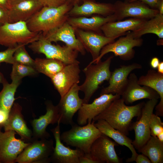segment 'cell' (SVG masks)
Here are the masks:
<instances>
[{"label": "cell", "mask_w": 163, "mask_h": 163, "mask_svg": "<svg viewBox=\"0 0 163 163\" xmlns=\"http://www.w3.org/2000/svg\"><path fill=\"white\" fill-rule=\"evenodd\" d=\"M82 0L83 1V0H67V1L73 6L75 4L79 5V3Z\"/></svg>", "instance_id": "cell-46"}, {"label": "cell", "mask_w": 163, "mask_h": 163, "mask_svg": "<svg viewBox=\"0 0 163 163\" xmlns=\"http://www.w3.org/2000/svg\"><path fill=\"white\" fill-rule=\"evenodd\" d=\"M138 151L146 156L151 163L163 162V143L156 137L151 136Z\"/></svg>", "instance_id": "cell-30"}, {"label": "cell", "mask_w": 163, "mask_h": 163, "mask_svg": "<svg viewBox=\"0 0 163 163\" xmlns=\"http://www.w3.org/2000/svg\"><path fill=\"white\" fill-rule=\"evenodd\" d=\"M142 65L134 63L128 65H121L111 72L108 81L109 85L102 88L100 95L110 93L117 94L120 96L127 84L128 75L133 70L141 69Z\"/></svg>", "instance_id": "cell-20"}, {"label": "cell", "mask_w": 163, "mask_h": 163, "mask_svg": "<svg viewBox=\"0 0 163 163\" xmlns=\"http://www.w3.org/2000/svg\"><path fill=\"white\" fill-rule=\"evenodd\" d=\"M43 6L58 7L66 3L67 0H41Z\"/></svg>", "instance_id": "cell-37"}, {"label": "cell", "mask_w": 163, "mask_h": 163, "mask_svg": "<svg viewBox=\"0 0 163 163\" xmlns=\"http://www.w3.org/2000/svg\"><path fill=\"white\" fill-rule=\"evenodd\" d=\"M141 1L148 5L150 8H152L155 9L158 0H134L133 1Z\"/></svg>", "instance_id": "cell-41"}, {"label": "cell", "mask_w": 163, "mask_h": 163, "mask_svg": "<svg viewBox=\"0 0 163 163\" xmlns=\"http://www.w3.org/2000/svg\"><path fill=\"white\" fill-rule=\"evenodd\" d=\"M9 23L8 10L0 7V25Z\"/></svg>", "instance_id": "cell-38"}, {"label": "cell", "mask_w": 163, "mask_h": 163, "mask_svg": "<svg viewBox=\"0 0 163 163\" xmlns=\"http://www.w3.org/2000/svg\"><path fill=\"white\" fill-rule=\"evenodd\" d=\"M79 64L66 65L60 71L50 78L61 97L74 85L79 83L81 70Z\"/></svg>", "instance_id": "cell-18"}, {"label": "cell", "mask_w": 163, "mask_h": 163, "mask_svg": "<svg viewBox=\"0 0 163 163\" xmlns=\"http://www.w3.org/2000/svg\"><path fill=\"white\" fill-rule=\"evenodd\" d=\"M79 163H98V162L93 159L90 153H84L80 157Z\"/></svg>", "instance_id": "cell-39"}, {"label": "cell", "mask_w": 163, "mask_h": 163, "mask_svg": "<svg viewBox=\"0 0 163 163\" xmlns=\"http://www.w3.org/2000/svg\"><path fill=\"white\" fill-rule=\"evenodd\" d=\"M66 65L56 59L37 58L34 60V68L37 72L42 73L50 78Z\"/></svg>", "instance_id": "cell-32"}, {"label": "cell", "mask_w": 163, "mask_h": 163, "mask_svg": "<svg viewBox=\"0 0 163 163\" xmlns=\"http://www.w3.org/2000/svg\"><path fill=\"white\" fill-rule=\"evenodd\" d=\"M158 99L149 100L143 106L140 117L136 122L132 123L130 130L133 129L135 139L133 144L135 149L139 150L145 144L151 136L150 122L153 110Z\"/></svg>", "instance_id": "cell-9"}, {"label": "cell", "mask_w": 163, "mask_h": 163, "mask_svg": "<svg viewBox=\"0 0 163 163\" xmlns=\"http://www.w3.org/2000/svg\"><path fill=\"white\" fill-rule=\"evenodd\" d=\"M146 20H147L131 18L124 21L110 22L104 25L101 30L106 37H120L126 35L127 32L133 31L138 29Z\"/></svg>", "instance_id": "cell-23"}, {"label": "cell", "mask_w": 163, "mask_h": 163, "mask_svg": "<svg viewBox=\"0 0 163 163\" xmlns=\"http://www.w3.org/2000/svg\"><path fill=\"white\" fill-rule=\"evenodd\" d=\"M6 80L3 74L0 72V83L2 84Z\"/></svg>", "instance_id": "cell-48"}, {"label": "cell", "mask_w": 163, "mask_h": 163, "mask_svg": "<svg viewBox=\"0 0 163 163\" xmlns=\"http://www.w3.org/2000/svg\"><path fill=\"white\" fill-rule=\"evenodd\" d=\"M155 9L158 10L159 14L163 15V0H158Z\"/></svg>", "instance_id": "cell-44"}, {"label": "cell", "mask_w": 163, "mask_h": 163, "mask_svg": "<svg viewBox=\"0 0 163 163\" xmlns=\"http://www.w3.org/2000/svg\"><path fill=\"white\" fill-rule=\"evenodd\" d=\"M160 62L159 59L157 57H154L150 61V66L153 69H157Z\"/></svg>", "instance_id": "cell-42"}, {"label": "cell", "mask_w": 163, "mask_h": 163, "mask_svg": "<svg viewBox=\"0 0 163 163\" xmlns=\"http://www.w3.org/2000/svg\"><path fill=\"white\" fill-rule=\"evenodd\" d=\"M37 73L35 69L32 66L15 62L12 64L11 78L12 81L21 82L24 77L34 75Z\"/></svg>", "instance_id": "cell-33"}, {"label": "cell", "mask_w": 163, "mask_h": 163, "mask_svg": "<svg viewBox=\"0 0 163 163\" xmlns=\"http://www.w3.org/2000/svg\"><path fill=\"white\" fill-rule=\"evenodd\" d=\"M160 39L157 41V45H163V39Z\"/></svg>", "instance_id": "cell-49"}, {"label": "cell", "mask_w": 163, "mask_h": 163, "mask_svg": "<svg viewBox=\"0 0 163 163\" xmlns=\"http://www.w3.org/2000/svg\"><path fill=\"white\" fill-rule=\"evenodd\" d=\"M135 161L136 163H151L149 159L142 154L138 155Z\"/></svg>", "instance_id": "cell-40"}, {"label": "cell", "mask_w": 163, "mask_h": 163, "mask_svg": "<svg viewBox=\"0 0 163 163\" xmlns=\"http://www.w3.org/2000/svg\"><path fill=\"white\" fill-rule=\"evenodd\" d=\"M113 5V14L117 21L129 17L148 20L159 14L158 10L152 8L139 1H117Z\"/></svg>", "instance_id": "cell-10"}, {"label": "cell", "mask_w": 163, "mask_h": 163, "mask_svg": "<svg viewBox=\"0 0 163 163\" xmlns=\"http://www.w3.org/2000/svg\"><path fill=\"white\" fill-rule=\"evenodd\" d=\"M42 34L46 40L51 42L62 41L66 45L82 55L85 54V48L76 37L75 29L67 21L59 27Z\"/></svg>", "instance_id": "cell-16"}, {"label": "cell", "mask_w": 163, "mask_h": 163, "mask_svg": "<svg viewBox=\"0 0 163 163\" xmlns=\"http://www.w3.org/2000/svg\"><path fill=\"white\" fill-rule=\"evenodd\" d=\"M113 56H110L104 61L89 64L83 70L85 78L83 83L79 86L80 91L84 94L83 103H88L90 98L99 86L104 81H108L111 72L110 66Z\"/></svg>", "instance_id": "cell-3"}, {"label": "cell", "mask_w": 163, "mask_h": 163, "mask_svg": "<svg viewBox=\"0 0 163 163\" xmlns=\"http://www.w3.org/2000/svg\"><path fill=\"white\" fill-rule=\"evenodd\" d=\"M125 36L119 38L116 41L104 46L101 50L98 58L89 63L98 62L104 55L110 52L113 53L115 56H119L122 60L128 61L132 59L135 53L133 48L141 46L143 40L141 38H134L130 31Z\"/></svg>", "instance_id": "cell-7"}, {"label": "cell", "mask_w": 163, "mask_h": 163, "mask_svg": "<svg viewBox=\"0 0 163 163\" xmlns=\"http://www.w3.org/2000/svg\"><path fill=\"white\" fill-rule=\"evenodd\" d=\"M46 112L38 119H34L31 122L33 129V140L48 139L50 136L46 131V128L50 124L57 123L59 116L57 106L53 105L50 101L46 102ZM32 139V140H33Z\"/></svg>", "instance_id": "cell-21"}, {"label": "cell", "mask_w": 163, "mask_h": 163, "mask_svg": "<svg viewBox=\"0 0 163 163\" xmlns=\"http://www.w3.org/2000/svg\"><path fill=\"white\" fill-rule=\"evenodd\" d=\"M116 20L113 14L106 17L95 16L90 18L84 16L69 17L67 21L75 28L100 33L101 28L104 25Z\"/></svg>", "instance_id": "cell-27"}, {"label": "cell", "mask_w": 163, "mask_h": 163, "mask_svg": "<svg viewBox=\"0 0 163 163\" xmlns=\"http://www.w3.org/2000/svg\"><path fill=\"white\" fill-rule=\"evenodd\" d=\"M25 45H19L14 55L15 62L18 63L34 67V60L32 59L27 51Z\"/></svg>", "instance_id": "cell-34"}, {"label": "cell", "mask_w": 163, "mask_h": 163, "mask_svg": "<svg viewBox=\"0 0 163 163\" xmlns=\"http://www.w3.org/2000/svg\"><path fill=\"white\" fill-rule=\"evenodd\" d=\"M157 69V72L159 73L163 74V62H160Z\"/></svg>", "instance_id": "cell-45"}, {"label": "cell", "mask_w": 163, "mask_h": 163, "mask_svg": "<svg viewBox=\"0 0 163 163\" xmlns=\"http://www.w3.org/2000/svg\"><path fill=\"white\" fill-rule=\"evenodd\" d=\"M18 46L15 47L8 48L4 51H0V65L2 62L12 64L15 63L13 55Z\"/></svg>", "instance_id": "cell-36"}, {"label": "cell", "mask_w": 163, "mask_h": 163, "mask_svg": "<svg viewBox=\"0 0 163 163\" xmlns=\"http://www.w3.org/2000/svg\"><path fill=\"white\" fill-rule=\"evenodd\" d=\"M75 29L76 37L82 43L85 50L91 53L92 58V61L98 58L103 47L114 42L116 39L119 37H108L100 33Z\"/></svg>", "instance_id": "cell-15"}, {"label": "cell", "mask_w": 163, "mask_h": 163, "mask_svg": "<svg viewBox=\"0 0 163 163\" xmlns=\"http://www.w3.org/2000/svg\"><path fill=\"white\" fill-rule=\"evenodd\" d=\"M21 82L12 81L9 83L6 79L2 84L0 92V110L9 113L15 100L14 95Z\"/></svg>", "instance_id": "cell-31"}, {"label": "cell", "mask_w": 163, "mask_h": 163, "mask_svg": "<svg viewBox=\"0 0 163 163\" xmlns=\"http://www.w3.org/2000/svg\"><path fill=\"white\" fill-rule=\"evenodd\" d=\"M120 97L117 94H103L95 98L91 104L83 103L78 111V124L83 126L91 123L94 118L106 109L113 101Z\"/></svg>", "instance_id": "cell-13"}, {"label": "cell", "mask_w": 163, "mask_h": 163, "mask_svg": "<svg viewBox=\"0 0 163 163\" xmlns=\"http://www.w3.org/2000/svg\"><path fill=\"white\" fill-rule=\"evenodd\" d=\"M51 129L55 140V146L50 157L51 162L56 163H79V158L84 153L79 149H72L66 147L60 139V123Z\"/></svg>", "instance_id": "cell-17"}, {"label": "cell", "mask_w": 163, "mask_h": 163, "mask_svg": "<svg viewBox=\"0 0 163 163\" xmlns=\"http://www.w3.org/2000/svg\"><path fill=\"white\" fill-rule=\"evenodd\" d=\"M94 125L103 134L113 139L118 145L125 146L131 151L132 155L126 161L127 163L135 161L138 154L133 144V141L126 135L116 129L104 120H97Z\"/></svg>", "instance_id": "cell-26"}, {"label": "cell", "mask_w": 163, "mask_h": 163, "mask_svg": "<svg viewBox=\"0 0 163 163\" xmlns=\"http://www.w3.org/2000/svg\"><path fill=\"white\" fill-rule=\"evenodd\" d=\"M22 107L14 103L8 120L3 127L5 131L13 130L21 137L22 140L31 141L32 132L27 126L21 113Z\"/></svg>", "instance_id": "cell-25"}, {"label": "cell", "mask_w": 163, "mask_h": 163, "mask_svg": "<svg viewBox=\"0 0 163 163\" xmlns=\"http://www.w3.org/2000/svg\"><path fill=\"white\" fill-rule=\"evenodd\" d=\"M28 47L36 53L44 54L46 58L56 59L66 65L79 64L78 52L66 45L52 44L40 34L38 39L29 44Z\"/></svg>", "instance_id": "cell-6"}, {"label": "cell", "mask_w": 163, "mask_h": 163, "mask_svg": "<svg viewBox=\"0 0 163 163\" xmlns=\"http://www.w3.org/2000/svg\"><path fill=\"white\" fill-rule=\"evenodd\" d=\"M83 3L74 5L68 13L69 16L78 17L97 14L105 17L114 14L113 4L99 3L90 0H83Z\"/></svg>", "instance_id": "cell-22"}, {"label": "cell", "mask_w": 163, "mask_h": 163, "mask_svg": "<svg viewBox=\"0 0 163 163\" xmlns=\"http://www.w3.org/2000/svg\"><path fill=\"white\" fill-rule=\"evenodd\" d=\"M128 78L127 86L121 96L125 104H132L144 99L160 98L158 94L153 89L145 86H141L138 83V78L134 73H130Z\"/></svg>", "instance_id": "cell-19"}, {"label": "cell", "mask_w": 163, "mask_h": 163, "mask_svg": "<svg viewBox=\"0 0 163 163\" xmlns=\"http://www.w3.org/2000/svg\"><path fill=\"white\" fill-rule=\"evenodd\" d=\"M24 0H8V1L11 6Z\"/></svg>", "instance_id": "cell-47"}, {"label": "cell", "mask_w": 163, "mask_h": 163, "mask_svg": "<svg viewBox=\"0 0 163 163\" xmlns=\"http://www.w3.org/2000/svg\"><path fill=\"white\" fill-rule=\"evenodd\" d=\"M0 163H1V162H0Z\"/></svg>", "instance_id": "cell-51"}, {"label": "cell", "mask_w": 163, "mask_h": 163, "mask_svg": "<svg viewBox=\"0 0 163 163\" xmlns=\"http://www.w3.org/2000/svg\"><path fill=\"white\" fill-rule=\"evenodd\" d=\"M17 134L13 130H0V161L1 163H14L18 155L30 143L15 137Z\"/></svg>", "instance_id": "cell-12"}, {"label": "cell", "mask_w": 163, "mask_h": 163, "mask_svg": "<svg viewBox=\"0 0 163 163\" xmlns=\"http://www.w3.org/2000/svg\"><path fill=\"white\" fill-rule=\"evenodd\" d=\"M41 33L30 31L25 21L7 23L0 25V45L14 48L28 45L37 40Z\"/></svg>", "instance_id": "cell-5"}, {"label": "cell", "mask_w": 163, "mask_h": 163, "mask_svg": "<svg viewBox=\"0 0 163 163\" xmlns=\"http://www.w3.org/2000/svg\"><path fill=\"white\" fill-rule=\"evenodd\" d=\"M80 91L78 84L74 85L61 99L58 108L60 123L73 125V118L75 113L80 109L83 103V99L79 96Z\"/></svg>", "instance_id": "cell-11"}, {"label": "cell", "mask_w": 163, "mask_h": 163, "mask_svg": "<svg viewBox=\"0 0 163 163\" xmlns=\"http://www.w3.org/2000/svg\"><path fill=\"white\" fill-rule=\"evenodd\" d=\"M53 141L48 139L32 140L18 155L15 162L48 163L53 151Z\"/></svg>", "instance_id": "cell-8"}, {"label": "cell", "mask_w": 163, "mask_h": 163, "mask_svg": "<svg viewBox=\"0 0 163 163\" xmlns=\"http://www.w3.org/2000/svg\"><path fill=\"white\" fill-rule=\"evenodd\" d=\"M144 104L142 102L128 106L121 98L116 99L92 121L95 122L99 120H104L113 128L127 136L130 130L132 119L135 117H139Z\"/></svg>", "instance_id": "cell-1"}, {"label": "cell", "mask_w": 163, "mask_h": 163, "mask_svg": "<svg viewBox=\"0 0 163 163\" xmlns=\"http://www.w3.org/2000/svg\"><path fill=\"white\" fill-rule=\"evenodd\" d=\"M151 136L157 137L163 143V123L159 116L153 113L150 122Z\"/></svg>", "instance_id": "cell-35"}, {"label": "cell", "mask_w": 163, "mask_h": 163, "mask_svg": "<svg viewBox=\"0 0 163 163\" xmlns=\"http://www.w3.org/2000/svg\"><path fill=\"white\" fill-rule=\"evenodd\" d=\"M138 83L141 85L149 87L158 94L160 101L155 107V114L159 116H163V74L154 69H149L145 75L138 78Z\"/></svg>", "instance_id": "cell-28"}, {"label": "cell", "mask_w": 163, "mask_h": 163, "mask_svg": "<svg viewBox=\"0 0 163 163\" xmlns=\"http://www.w3.org/2000/svg\"><path fill=\"white\" fill-rule=\"evenodd\" d=\"M72 5L67 1L58 7L43 6L26 22L32 32L45 34L67 21Z\"/></svg>", "instance_id": "cell-2"}, {"label": "cell", "mask_w": 163, "mask_h": 163, "mask_svg": "<svg viewBox=\"0 0 163 163\" xmlns=\"http://www.w3.org/2000/svg\"><path fill=\"white\" fill-rule=\"evenodd\" d=\"M118 144L102 134L92 143L90 153L98 163H120L122 160L116 153L115 146Z\"/></svg>", "instance_id": "cell-14"}, {"label": "cell", "mask_w": 163, "mask_h": 163, "mask_svg": "<svg viewBox=\"0 0 163 163\" xmlns=\"http://www.w3.org/2000/svg\"><path fill=\"white\" fill-rule=\"evenodd\" d=\"M131 33L134 38H140L144 34L151 33L159 39H163V15L158 14L146 20L140 27Z\"/></svg>", "instance_id": "cell-29"}, {"label": "cell", "mask_w": 163, "mask_h": 163, "mask_svg": "<svg viewBox=\"0 0 163 163\" xmlns=\"http://www.w3.org/2000/svg\"><path fill=\"white\" fill-rule=\"evenodd\" d=\"M11 7L8 0H0V7L8 10Z\"/></svg>", "instance_id": "cell-43"}, {"label": "cell", "mask_w": 163, "mask_h": 163, "mask_svg": "<svg viewBox=\"0 0 163 163\" xmlns=\"http://www.w3.org/2000/svg\"><path fill=\"white\" fill-rule=\"evenodd\" d=\"M43 6L41 0H24L13 5L8 10L9 23L26 22Z\"/></svg>", "instance_id": "cell-24"}, {"label": "cell", "mask_w": 163, "mask_h": 163, "mask_svg": "<svg viewBox=\"0 0 163 163\" xmlns=\"http://www.w3.org/2000/svg\"><path fill=\"white\" fill-rule=\"evenodd\" d=\"M94 122L79 126L74 123L69 130L60 135L61 140L67 145L75 147L85 153H90L94 141L102 133L94 125Z\"/></svg>", "instance_id": "cell-4"}, {"label": "cell", "mask_w": 163, "mask_h": 163, "mask_svg": "<svg viewBox=\"0 0 163 163\" xmlns=\"http://www.w3.org/2000/svg\"><path fill=\"white\" fill-rule=\"evenodd\" d=\"M133 0H125V1H126V2H131V1H133Z\"/></svg>", "instance_id": "cell-50"}]
</instances>
